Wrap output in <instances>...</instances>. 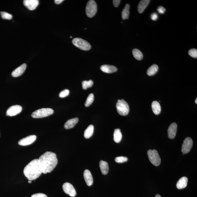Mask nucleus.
<instances>
[{
	"instance_id": "6e6552de",
	"label": "nucleus",
	"mask_w": 197,
	"mask_h": 197,
	"mask_svg": "<svg viewBox=\"0 0 197 197\" xmlns=\"http://www.w3.org/2000/svg\"><path fill=\"white\" fill-rule=\"evenodd\" d=\"M193 146V140L190 137H187L182 145V151L183 154L189 152Z\"/></svg>"
},
{
	"instance_id": "2eb2a0df",
	"label": "nucleus",
	"mask_w": 197,
	"mask_h": 197,
	"mask_svg": "<svg viewBox=\"0 0 197 197\" xmlns=\"http://www.w3.org/2000/svg\"><path fill=\"white\" fill-rule=\"evenodd\" d=\"M84 177L87 185L90 186L93 185V177L90 171L86 169L84 171Z\"/></svg>"
},
{
	"instance_id": "9d476101",
	"label": "nucleus",
	"mask_w": 197,
	"mask_h": 197,
	"mask_svg": "<svg viewBox=\"0 0 197 197\" xmlns=\"http://www.w3.org/2000/svg\"><path fill=\"white\" fill-rule=\"evenodd\" d=\"M22 109V107L18 105L11 106L6 111V115L10 117L17 115L21 112Z\"/></svg>"
},
{
	"instance_id": "39448f33",
	"label": "nucleus",
	"mask_w": 197,
	"mask_h": 197,
	"mask_svg": "<svg viewBox=\"0 0 197 197\" xmlns=\"http://www.w3.org/2000/svg\"><path fill=\"white\" fill-rule=\"evenodd\" d=\"M72 43L74 46L83 51H87L91 49V46L88 42L79 38H74Z\"/></svg>"
},
{
	"instance_id": "f8f14e48",
	"label": "nucleus",
	"mask_w": 197,
	"mask_h": 197,
	"mask_svg": "<svg viewBox=\"0 0 197 197\" xmlns=\"http://www.w3.org/2000/svg\"><path fill=\"white\" fill-rule=\"evenodd\" d=\"M23 3L24 6L30 10L36 9L39 4L38 0H25Z\"/></svg>"
},
{
	"instance_id": "f03ea898",
	"label": "nucleus",
	"mask_w": 197,
	"mask_h": 197,
	"mask_svg": "<svg viewBox=\"0 0 197 197\" xmlns=\"http://www.w3.org/2000/svg\"><path fill=\"white\" fill-rule=\"evenodd\" d=\"M24 173L29 180L38 178L42 173L38 159L33 160L29 163L24 168Z\"/></svg>"
},
{
	"instance_id": "473e14b6",
	"label": "nucleus",
	"mask_w": 197,
	"mask_h": 197,
	"mask_svg": "<svg viewBox=\"0 0 197 197\" xmlns=\"http://www.w3.org/2000/svg\"><path fill=\"white\" fill-rule=\"evenodd\" d=\"M157 11L159 13L161 14H164L165 12L166 9L165 8L162 7V6H160L157 8Z\"/></svg>"
},
{
	"instance_id": "9b49d317",
	"label": "nucleus",
	"mask_w": 197,
	"mask_h": 197,
	"mask_svg": "<svg viewBox=\"0 0 197 197\" xmlns=\"http://www.w3.org/2000/svg\"><path fill=\"white\" fill-rule=\"evenodd\" d=\"M36 135H29L19 140L18 143L19 145L21 146H27L32 144L36 140Z\"/></svg>"
},
{
	"instance_id": "a878e982",
	"label": "nucleus",
	"mask_w": 197,
	"mask_h": 197,
	"mask_svg": "<svg viewBox=\"0 0 197 197\" xmlns=\"http://www.w3.org/2000/svg\"><path fill=\"white\" fill-rule=\"evenodd\" d=\"M133 54L134 57L137 60H140L143 59V55L139 50L137 49H134L133 51Z\"/></svg>"
},
{
	"instance_id": "c9c22d12",
	"label": "nucleus",
	"mask_w": 197,
	"mask_h": 197,
	"mask_svg": "<svg viewBox=\"0 0 197 197\" xmlns=\"http://www.w3.org/2000/svg\"><path fill=\"white\" fill-rule=\"evenodd\" d=\"M121 1L120 0H114V1H113V4L115 7H118L119 4H120Z\"/></svg>"
},
{
	"instance_id": "412c9836",
	"label": "nucleus",
	"mask_w": 197,
	"mask_h": 197,
	"mask_svg": "<svg viewBox=\"0 0 197 197\" xmlns=\"http://www.w3.org/2000/svg\"><path fill=\"white\" fill-rule=\"evenodd\" d=\"M152 109L155 114L157 115L160 114L161 111V107L157 101H153L151 104Z\"/></svg>"
},
{
	"instance_id": "0eeeda50",
	"label": "nucleus",
	"mask_w": 197,
	"mask_h": 197,
	"mask_svg": "<svg viewBox=\"0 0 197 197\" xmlns=\"http://www.w3.org/2000/svg\"><path fill=\"white\" fill-rule=\"evenodd\" d=\"M85 11L86 15L88 17H93L95 15L97 11V6L95 1L91 0L88 1Z\"/></svg>"
},
{
	"instance_id": "1a4fd4ad",
	"label": "nucleus",
	"mask_w": 197,
	"mask_h": 197,
	"mask_svg": "<svg viewBox=\"0 0 197 197\" xmlns=\"http://www.w3.org/2000/svg\"><path fill=\"white\" fill-rule=\"evenodd\" d=\"M63 190L65 193L71 197H75L76 192L73 186L68 182H65L62 186Z\"/></svg>"
},
{
	"instance_id": "bb28decb",
	"label": "nucleus",
	"mask_w": 197,
	"mask_h": 197,
	"mask_svg": "<svg viewBox=\"0 0 197 197\" xmlns=\"http://www.w3.org/2000/svg\"><path fill=\"white\" fill-rule=\"evenodd\" d=\"M93 81L90 80L89 81H84L82 82V87L83 89L87 90V88L91 87L93 85Z\"/></svg>"
},
{
	"instance_id": "c85d7f7f",
	"label": "nucleus",
	"mask_w": 197,
	"mask_h": 197,
	"mask_svg": "<svg viewBox=\"0 0 197 197\" xmlns=\"http://www.w3.org/2000/svg\"><path fill=\"white\" fill-rule=\"evenodd\" d=\"M1 18L3 19L10 20L12 18V14L8 13L7 12H1Z\"/></svg>"
},
{
	"instance_id": "f257e3e1",
	"label": "nucleus",
	"mask_w": 197,
	"mask_h": 197,
	"mask_svg": "<svg viewBox=\"0 0 197 197\" xmlns=\"http://www.w3.org/2000/svg\"><path fill=\"white\" fill-rule=\"evenodd\" d=\"M42 173L46 174L53 171L57 164L58 160L55 153L46 151L38 159Z\"/></svg>"
},
{
	"instance_id": "f704fd0d",
	"label": "nucleus",
	"mask_w": 197,
	"mask_h": 197,
	"mask_svg": "<svg viewBox=\"0 0 197 197\" xmlns=\"http://www.w3.org/2000/svg\"><path fill=\"white\" fill-rule=\"evenodd\" d=\"M151 18L152 20L153 21H156L157 20L158 18V15L156 13H153L151 14Z\"/></svg>"
},
{
	"instance_id": "cd10ccee",
	"label": "nucleus",
	"mask_w": 197,
	"mask_h": 197,
	"mask_svg": "<svg viewBox=\"0 0 197 197\" xmlns=\"http://www.w3.org/2000/svg\"><path fill=\"white\" fill-rule=\"evenodd\" d=\"M94 95H93V93H91V94L89 95L85 103V106L88 107L91 105L94 101Z\"/></svg>"
},
{
	"instance_id": "7c9ffc66",
	"label": "nucleus",
	"mask_w": 197,
	"mask_h": 197,
	"mask_svg": "<svg viewBox=\"0 0 197 197\" xmlns=\"http://www.w3.org/2000/svg\"><path fill=\"white\" fill-rule=\"evenodd\" d=\"M69 94V91L68 90L65 89L63 90L60 92L59 94V97L61 98H64L68 96Z\"/></svg>"
},
{
	"instance_id": "f3484780",
	"label": "nucleus",
	"mask_w": 197,
	"mask_h": 197,
	"mask_svg": "<svg viewBox=\"0 0 197 197\" xmlns=\"http://www.w3.org/2000/svg\"><path fill=\"white\" fill-rule=\"evenodd\" d=\"M78 121L79 119L77 118L69 119L65 124L64 128L66 129H69L73 128Z\"/></svg>"
},
{
	"instance_id": "e433bc0d",
	"label": "nucleus",
	"mask_w": 197,
	"mask_h": 197,
	"mask_svg": "<svg viewBox=\"0 0 197 197\" xmlns=\"http://www.w3.org/2000/svg\"><path fill=\"white\" fill-rule=\"evenodd\" d=\"M63 1V0H55L54 2L56 4H61Z\"/></svg>"
},
{
	"instance_id": "20e7f679",
	"label": "nucleus",
	"mask_w": 197,
	"mask_h": 197,
	"mask_svg": "<svg viewBox=\"0 0 197 197\" xmlns=\"http://www.w3.org/2000/svg\"><path fill=\"white\" fill-rule=\"evenodd\" d=\"M54 113V110L51 108H43L35 111L32 113V117L35 118L48 117Z\"/></svg>"
},
{
	"instance_id": "4c0bfd02",
	"label": "nucleus",
	"mask_w": 197,
	"mask_h": 197,
	"mask_svg": "<svg viewBox=\"0 0 197 197\" xmlns=\"http://www.w3.org/2000/svg\"><path fill=\"white\" fill-rule=\"evenodd\" d=\"M155 197H161L160 195L159 194H157L156 195Z\"/></svg>"
},
{
	"instance_id": "5701e85b",
	"label": "nucleus",
	"mask_w": 197,
	"mask_h": 197,
	"mask_svg": "<svg viewBox=\"0 0 197 197\" xmlns=\"http://www.w3.org/2000/svg\"><path fill=\"white\" fill-rule=\"evenodd\" d=\"M93 131H94V126L93 125H90L84 132V137L85 138H90L93 135Z\"/></svg>"
},
{
	"instance_id": "ea45409f",
	"label": "nucleus",
	"mask_w": 197,
	"mask_h": 197,
	"mask_svg": "<svg viewBox=\"0 0 197 197\" xmlns=\"http://www.w3.org/2000/svg\"><path fill=\"white\" fill-rule=\"evenodd\" d=\"M28 182H29V183H32V181H31L29 180V181H28Z\"/></svg>"
},
{
	"instance_id": "aec40b11",
	"label": "nucleus",
	"mask_w": 197,
	"mask_h": 197,
	"mask_svg": "<svg viewBox=\"0 0 197 197\" xmlns=\"http://www.w3.org/2000/svg\"><path fill=\"white\" fill-rule=\"evenodd\" d=\"M100 168L102 174L106 175L109 171V165L106 161L101 160L100 162Z\"/></svg>"
},
{
	"instance_id": "c756f323",
	"label": "nucleus",
	"mask_w": 197,
	"mask_h": 197,
	"mask_svg": "<svg viewBox=\"0 0 197 197\" xmlns=\"http://www.w3.org/2000/svg\"><path fill=\"white\" fill-rule=\"evenodd\" d=\"M128 160V158L126 157H118L115 159V161L117 163H123L126 162Z\"/></svg>"
},
{
	"instance_id": "a211bd4d",
	"label": "nucleus",
	"mask_w": 197,
	"mask_h": 197,
	"mask_svg": "<svg viewBox=\"0 0 197 197\" xmlns=\"http://www.w3.org/2000/svg\"><path fill=\"white\" fill-rule=\"evenodd\" d=\"M188 179L187 177H183L181 178L177 182L176 187L178 189H182L187 187Z\"/></svg>"
},
{
	"instance_id": "7ed1b4c3",
	"label": "nucleus",
	"mask_w": 197,
	"mask_h": 197,
	"mask_svg": "<svg viewBox=\"0 0 197 197\" xmlns=\"http://www.w3.org/2000/svg\"><path fill=\"white\" fill-rule=\"evenodd\" d=\"M116 108L118 114L122 116L127 115L130 109L128 103L123 99L118 100Z\"/></svg>"
},
{
	"instance_id": "393cba45",
	"label": "nucleus",
	"mask_w": 197,
	"mask_h": 197,
	"mask_svg": "<svg viewBox=\"0 0 197 197\" xmlns=\"http://www.w3.org/2000/svg\"><path fill=\"white\" fill-rule=\"evenodd\" d=\"M129 10H130V5L129 4H127L126 5L125 8L123 10L122 12V17L123 20L128 19L130 13Z\"/></svg>"
},
{
	"instance_id": "b1692460",
	"label": "nucleus",
	"mask_w": 197,
	"mask_h": 197,
	"mask_svg": "<svg viewBox=\"0 0 197 197\" xmlns=\"http://www.w3.org/2000/svg\"><path fill=\"white\" fill-rule=\"evenodd\" d=\"M159 70V67L156 64L153 65L148 69L147 73L149 76L154 75Z\"/></svg>"
},
{
	"instance_id": "2f4dec72",
	"label": "nucleus",
	"mask_w": 197,
	"mask_h": 197,
	"mask_svg": "<svg viewBox=\"0 0 197 197\" xmlns=\"http://www.w3.org/2000/svg\"><path fill=\"white\" fill-rule=\"evenodd\" d=\"M188 54L191 57L197 58V50L195 49H191L188 51Z\"/></svg>"
},
{
	"instance_id": "a19ab883",
	"label": "nucleus",
	"mask_w": 197,
	"mask_h": 197,
	"mask_svg": "<svg viewBox=\"0 0 197 197\" xmlns=\"http://www.w3.org/2000/svg\"><path fill=\"white\" fill-rule=\"evenodd\" d=\"M70 37L71 38H72V36H70Z\"/></svg>"
},
{
	"instance_id": "6ab92c4d",
	"label": "nucleus",
	"mask_w": 197,
	"mask_h": 197,
	"mask_svg": "<svg viewBox=\"0 0 197 197\" xmlns=\"http://www.w3.org/2000/svg\"><path fill=\"white\" fill-rule=\"evenodd\" d=\"M150 1V0H143L140 1L138 7V12L140 13H142L144 12Z\"/></svg>"
},
{
	"instance_id": "ddd939ff",
	"label": "nucleus",
	"mask_w": 197,
	"mask_h": 197,
	"mask_svg": "<svg viewBox=\"0 0 197 197\" xmlns=\"http://www.w3.org/2000/svg\"><path fill=\"white\" fill-rule=\"evenodd\" d=\"M177 130V125L175 123L171 124L168 129V136L171 139L175 137Z\"/></svg>"
},
{
	"instance_id": "58836bf2",
	"label": "nucleus",
	"mask_w": 197,
	"mask_h": 197,
	"mask_svg": "<svg viewBox=\"0 0 197 197\" xmlns=\"http://www.w3.org/2000/svg\"><path fill=\"white\" fill-rule=\"evenodd\" d=\"M195 103H196V104H197V98H196V100H195Z\"/></svg>"
},
{
	"instance_id": "4be33fe9",
	"label": "nucleus",
	"mask_w": 197,
	"mask_h": 197,
	"mask_svg": "<svg viewBox=\"0 0 197 197\" xmlns=\"http://www.w3.org/2000/svg\"><path fill=\"white\" fill-rule=\"evenodd\" d=\"M122 134L119 129H115L114 134V140L116 143H120L122 139Z\"/></svg>"
},
{
	"instance_id": "dca6fc26",
	"label": "nucleus",
	"mask_w": 197,
	"mask_h": 197,
	"mask_svg": "<svg viewBox=\"0 0 197 197\" xmlns=\"http://www.w3.org/2000/svg\"><path fill=\"white\" fill-rule=\"evenodd\" d=\"M101 69L103 72L108 74L112 73L117 71V68L115 66L108 65H104L101 66Z\"/></svg>"
},
{
	"instance_id": "72a5a7b5",
	"label": "nucleus",
	"mask_w": 197,
	"mask_h": 197,
	"mask_svg": "<svg viewBox=\"0 0 197 197\" xmlns=\"http://www.w3.org/2000/svg\"><path fill=\"white\" fill-rule=\"evenodd\" d=\"M31 197H48L46 195L42 193H37L32 195Z\"/></svg>"
},
{
	"instance_id": "423d86ee",
	"label": "nucleus",
	"mask_w": 197,
	"mask_h": 197,
	"mask_svg": "<svg viewBox=\"0 0 197 197\" xmlns=\"http://www.w3.org/2000/svg\"><path fill=\"white\" fill-rule=\"evenodd\" d=\"M148 159L153 165L158 166L160 164L161 158L158 151L155 149L149 150L148 151Z\"/></svg>"
},
{
	"instance_id": "4468645a",
	"label": "nucleus",
	"mask_w": 197,
	"mask_h": 197,
	"mask_svg": "<svg viewBox=\"0 0 197 197\" xmlns=\"http://www.w3.org/2000/svg\"><path fill=\"white\" fill-rule=\"evenodd\" d=\"M26 68V64H24L18 67L14 70L12 74V77H17L23 74L25 72Z\"/></svg>"
}]
</instances>
